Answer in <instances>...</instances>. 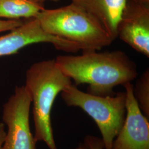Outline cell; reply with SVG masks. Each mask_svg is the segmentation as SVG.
I'll return each instance as SVG.
<instances>
[{"mask_svg":"<svg viewBox=\"0 0 149 149\" xmlns=\"http://www.w3.org/2000/svg\"><path fill=\"white\" fill-rule=\"evenodd\" d=\"M44 5L28 0H0V18L10 20L36 18Z\"/></svg>","mask_w":149,"mask_h":149,"instance_id":"30bf717a","label":"cell"},{"mask_svg":"<svg viewBox=\"0 0 149 149\" xmlns=\"http://www.w3.org/2000/svg\"><path fill=\"white\" fill-rule=\"evenodd\" d=\"M84 143L88 149H105L101 138L93 135H87L85 137Z\"/></svg>","mask_w":149,"mask_h":149,"instance_id":"7c38bea8","label":"cell"},{"mask_svg":"<svg viewBox=\"0 0 149 149\" xmlns=\"http://www.w3.org/2000/svg\"><path fill=\"white\" fill-rule=\"evenodd\" d=\"M133 93L139 107L149 119V69L145 70L133 86Z\"/></svg>","mask_w":149,"mask_h":149,"instance_id":"8fae6325","label":"cell"},{"mask_svg":"<svg viewBox=\"0 0 149 149\" xmlns=\"http://www.w3.org/2000/svg\"><path fill=\"white\" fill-rule=\"evenodd\" d=\"M74 149H88V148H87V146H86V145L84 143H81V144H79V146L77 147V148H76Z\"/></svg>","mask_w":149,"mask_h":149,"instance_id":"2e32d148","label":"cell"},{"mask_svg":"<svg viewBox=\"0 0 149 149\" xmlns=\"http://www.w3.org/2000/svg\"><path fill=\"white\" fill-rule=\"evenodd\" d=\"M61 96L68 106L79 107L95 120L101 133L104 149H112L113 140L125 119V92H119L113 96H96L72 84L61 92Z\"/></svg>","mask_w":149,"mask_h":149,"instance_id":"277c9868","label":"cell"},{"mask_svg":"<svg viewBox=\"0 0 149 149\" xmlns=\"http://www.w3.org/2000/svg\"><path fill=\"white\" fill-rule=\"evenodd\" d=\"M24 21L18 20H1L0 19V33L11 31L15 29L17 27L20 26L23 24Z\"/></svg>","mask_w":149,"mask_h":149,"instance_id":"4fadbf2b","label":"cell"},{"mask_svg":"<svg viewBox=\"0 0 149 149\" xmlns=\"http://www.w3.org/2000/svg\"><path fill=\"white\" fill-rule=\"evenodd\" d=\"M72 81L64 74L55 59L34 63L26 73V85L33 104L36 141H43L49 149H58L54 138L51 112L59 93Z\"/></svg>","mask_w":149,"mask_h":149,"instance_id":"7a4b0ae2","label":"cell"},{"mask_svg":"<svg viewBox=\"0 0 149 149\" xmlns=\"http://www.w3.org/2000/svg\"><path fill=\"white\" fill-rule=\"evenodd\" d=\"M55 60L74 85L87 84V93L96 96H113L115 87L131 82L138 74L135 63L121 50L83 51L80 55H59Z\"/></svg>","mask_w":149,"mask_h":149,"instance_id":"6da1fadb","label":"cell"},{"mask_svg":"<svg viewBox=\"0 0 149 149\" xmlns=\"http://www.w3.org/2000/svg\"><path fill=\"white\" fill-rule=\"evenodd\" d=\"M31 104L25 86L16 87L14 94L3 106L2 120L7 132L1 149H36L37 141L29 125Z\"/></svg>","mask_w":149,"mask_h":149,"instance_id":"5b68a950","label":"cell"},{"mask_svg":"<svg viewBox=\"0 0 149 149\" xmlns=\"http://www.w3.org/2000/svg\"><path fill=\"white\" fill-rule=\"evenodd\" d=\"M6 133V132L5 131L4 123H0V149H1L2 145L4 141Z\"/></svg>","mask_w":149,"mask_h":149,"instance_id":"5bb4252c","label":"cell"},{"mask_svg":"<svg viewBox=\"0 0 149 149\" xmlns=\"http://www.w3.org/2000/svg\"><path fill=\"white\" fill-rule=\"evenodd\" d=\"M36 18L45 32L77 44L82 52L100 51L114 41L100 22L72 3L44 8Z\"/></svg>","mask_w":149,"mask_h":149,"instance_id":"3957f363","label":"cell"},{"mask_svg":"<svg viewBox=\"0 0 149 149\" xmlns=\"http://www.w3.org/2000/svg\"><path fill=\"white\" fill-rule=\"evenodd\" d=\"M101 23L113 40L117 38L118 24L126 0H71Z\"/></svg>","mask_w":149,"mask_h":149,"instance_id":"9c48e42d","label":"cell"},{"mask_svg":"<svg viewBox=\"0 0 149 149\" xmlns=\"http://www.w3.org/2000/svg\"><path fill=\"white\" fill-rule=\"evenodd\" d=\"M117 38L149 57V0H126L118 24Z\"/></svg>","mask_w":149,"mask_h":149,"instance_id":"8992f818","label":"cell"},{"mask_svg":"<svg viewBox=\"0 0 149 149\" xmlns=\"http://www.w3.org/2000/svg\"><path fill=\"white\" fill-rule=\"evenodd\" d=\"M126 93V116L111 149H149V119L134 96L131 82L123 85Z\"/></svg>","mask_w":149,"mask_h":149,"instance_id":"ba28073f","label":"cell"},{"mask_svg":"<svg viewBox=\"0 0 149 149\" xmlns=\"http://www.w3.org/2000/svg\"><path fill=\"white\" fill-rule=\"evenodd\" d=\"M28 1H29L31 2H33V3H34L44 5V3L47 1H54V2H56V1H58L59 0H28Z\"/></svg>","mask_w":149,"mask_h":149,"instance_id":"9a60e30c","label":"cell"},{"mask_svg":"<svg viewBox=\"0 0 149 149\" xmlns=\"http://www.w3.org/2000/svg\"><path fill=\"white\" fill-rule=\"evenodd\" d=\"M40 43H50L56 49L66 53H76L80 50L77 44L45 32L37 19L33 18L0 36V57L18 53L29 45Z\"/></svg>","mask_w":149,"mask_h":149,"instance_id":"52a82bcc","label":"cell"}]
</instances>
